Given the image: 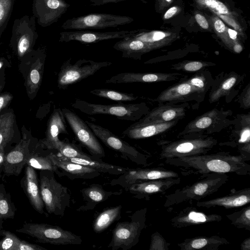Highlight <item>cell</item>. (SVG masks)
Instances as JSON below:
<instances>
[{
	"mask_svg": "<svg viewBox=\"0 0 250 250\" xmlns=\"http://www.w3.org/2000/svg\"><path fill=\"white\" fill-rule=\"evenodd\" d=\"M22 187L31 205L40 214L44 213V204L41 194L40 184L35 168L27 165L22 178Z\"/></svg>",
	"mask_w": 250,
	"mask_h": 250,
	"instance_id": "4316f807",
	"label": "cell"
},
{
	"mask_svg": "<svg viewBox=\"0 0 250 250\" xmlns=\"http://www.w3.org/2000/svg\"><path fill=\"white\" fill-rule=\"evenodd\" d=\"M242 47L239 44H236L233 46V50L235 52L239 53L242 51Z\"/></svg>",
	"mask_w": 250,
	"mask_h": 250,
	"instance_id": "91938a15",
	"label": "cell"
},
{
	"mask_svg": "<svg viewBox=\"0 0 250 250\" xmlns=\"http://www.w3.org/2000/svg\"><path fill=\"white\" fill-rule=\"evenodd\" d=\"M243 156L232 155L225 152L211 154H202L190 157L166 159L171 165L192 169L197 173L205 175L210 173H234L246 175L250 172V165Z\"/></svg>",
	"mask_w": 250,
	"mask_h": 250,
	"instance_id": "6da1fadb",
	"label": "cell"
},
{
	"mask_svg": "<svg viewBox=\"0 0 250 250\" xmlns=\"http://www.w3.org/2000/svg\"><path fill=\"white\" fill-rule=\"evenodd\" d=\"M44 63L42 59L38 57L33 64L27 79V85L31 92L37 90L41 83Z\"/></svg>",
	"mask_w": 250,
	"mask_h": 250,
	"instance_id": "ab89813d",
	"label": "cell"
},
{
	"mask_svg": "<svg viewBox=\"0 0 250 250\" xmlns=\"http://www.w3.org/2000/svg\"><path fill=\"white\" fill-rule=\"evenodd\" d=\"M185 80L205 96L214 82L211 72L207 69L196 72Z\"/></svg>",
	"mask_w": 250,
	"mask_h": 250,
	"instance_id": "e575fe53",
	"label": "cell"
},
{
	"mask_svg": "<svg viewBox=\"0 0 250 250\" xmlns=\"http://www.w3.org/2000/svg\"><path fill=\"white\" fill-rule=\"evenodd\" d=\"M250 202V188L235 191L223 197H217L204 201H198L196 206L210 208L223 207L231 208L244 206Z\"/></svg>",
	"mask_w": 250,
	"mask_h": 250,
	"instance_id": "484cf974",
	"label": "cell"
},
{
	"mask_svg": "<svg viewBox=\"0 0 250 250\" xmlns=\"http://www.w3.org/2000/svg\"><path fill=\"white\" fill-rule=\"evenodd\" d=\"M55 165L59 169L58 175L65 176L74 180L75 179L89 180L99 176L101 173L96 170L81 164L66 160L61 156L59 153H49Z\"/></svg>",
	"mask_w": 250,
	"mask_h": 250,
	"instance_id": "d6986e66",
	"label": "cell"
},
{
	"mask_svg": "<svg viewBox=\"0 0 250 250\" xmlns=\"http://www.w3.org/2000/svg\"><path fill=\"white\" fill-rule=\"evenodd\" d=\"M66 122L73 131L76 140L90 154L98 158L105 156L104 150L97 137L85 122L69 109H62Z\"/></svg>",
	"mask_w": 250,
	"mask_h": 250,
	"instance_id": "7c38bea8",
	"label": "cell"
},
{
	"mask_svg": "<svg viewBox=\"0 0 250 250\" xmlns=\"http://www.w3.org/2000/svg\"><path fill=\"white\" fill-rule=\"evenodd\" d=\"M18 232L28 235L39 243L56 245H80L81 236L57 226L44 223H24Z\"/></svg>",
	"mask_w": 250,
	"mask_h": 250,
	"instance_id": "52a82bcc",
	"label": "cell"
},
{
	"mask_svg": "<svg viewBox=\"0 0 250 250\" xmlns=\"http://www.w3.org/2000/svg\"><path fill=\"white\" fill-rule=\"evenodd\" d=\"M0 234L3 238L0 240V250H18L21 239L14 233L0 229Z\"/></svg>",
	"mask_w": 250,
	"mask_h": 250,
	"instance_id": "f6af8a7d",
	"label": "cell"
},
{
	"mask_svg": "<svg viewBox=\"0 0 250 250\" xmlns=\"http://www.w3.org/2000/svg\"><path fill=\"white\" fill-rule=\"evenodd\" d=\"M206 4L212 8H215L219 13L227 14L228 10L227 7L222 2L215 0H205Z\"/></svg>",
	"mask_w": 250,
	"mask_h": 250,
	"instance_id": "c3c4849f",
	"label": "cell"
},
{
	"mask_svg": "<svg viewBox=\"0 0 250 250\" xmlns=\"http://www.w3.org/2000/svg\"><path fill=\"white\" fill-rule=\"evenodd\" d=\"M189 107L188 103L176 104L170 103H160L140 119V122H167L183 119Z\"/></svg>",
	"mask_w": 250,
	"mask_h": 250,
	"instance_id": "7402d4cb",
	"label": "cell"
},
{
	"mask_svg": "<svg viewBox=\"0 0 250 250\" xmlns=\"http://www.w3.org/2000/svg\"><path fill=\"white\" fill-rule=\"evenodd\" d=\"M146 208L137 210L131 215L130 221L118 222L107 247L112 250H129L136 246L146 227Z\"/></svg>",
	"mask_w": 250,
	"mask_h": 250,
	"instance_id": "8992f818",
	"label": "cell"
},
{
	"mask_svg": "<svg viewBox=\"0 0 250 250\" xmlns=\"http://www.w3.org/2000/svg\"><path fill=\"white\" fill-rule=\"evenodd\" d=\"M215 65L210 62L185 61L171 65L170 69L188 73H196Z\"/></svg>",
	"mask_w": 250,
	"mask_h": 250,
	"instance_id": "60d3db41",
	"label": "cell"
},
{
	"mask_svg": "<svg viewBox=\"0 0 250 250\" xmlns=\"http://www.w3.org/2000/svg\"><path fill=\"white\" fill-rule=\"evenodd\" d=\"M170 244L166 241L165 239L156 231L151 236L149 250H168Z\"/></svg>",
	"mask_w": 250,
	"mask_h": 250,
	"instance_id": "bcb514c9",
	"label": "cell"
},
{
	"mask_svg": "<svg viewBox=\"0 0 250 250\" xmlns=\"http://www.w3.org/2000/svg\"><path fill=\"white\" fill-rule=\"evenodd\" d=\"M69 6L64 0H33L32 13L38 24L45 27L57 22Z\"/></svg>",
	"mask_w": 250,
	"mask_h": 250,
	"instance_id": "5bb4252c",
	"label": "cell"
},
{
	"mask_svg": "<svg viewBox=\"0 0 250 250\" xmlns=\"http://www.w3.org/2000/svg\"><path fill=\"white\" fill-rule=\"evenodd\" d=\"M238 102L241 108L248 109L250 107V84L249 83L240 95Z\"/></svg>",
	"mask_w": 250,
	"mask_h": 250,
	"instance_id": "7dc6e473",
	"label": "cell"
},
{
	"mask_svg": "<svg viewBox=\"0 0 250 250\" xmlns=\"http://www.w3.org/2000/svg\"><path fill=\"white\" fill-rule=\"evenodd\" d=\"M41 194L47 212L63 216L69 207L70 196L68 188L55 179L54 172L41 170L39 180Z\"/></svg>",
	"mask_w": 250,
	"mask_h": 250,
	"instance_id": "5b68a950",
	"label": "cell"
},
{
	"mask_svg": "<svg viewBox=\"0 0 250 250\" xmlns=\"http://www.w3.org/2000/svg\"><path fill=\"white\" fill-rule=\"evenodd\" d=\"M66 120L62 110L55 109L51 115L48 122L45 138L42 141L43 146L49 149L56 150L60 140V134H68Z\"/></svg>",
	"mask_w": 250,
	"mask_h": 250,
	"instance_id": "83f0119b",
	"label": "cell"
},
{
	"mask_svg": "<svg viewBox=\"0 0 250 250\" xmlns=\"http://www.w3.org/2000/svg\"><path fill=\"white\" fill-rule=\"evenodd\" d=\"M16 208L12 201L11 195L6 192L4 186L0 184V229L2 228L3 221L13 219Z\"/></svg>",
	"mask_w": 250,
	"mask_h": 250,
	"instance_id": "d590c367",
	"label": "cell"
},
{
	"mask_svg": "<svg viewBox=\"0 0 250 250\" xmlns=\"http://www.w3.org/2000/svg\"><path fill=\"white\" fill-rule=\"evenodd\" d=\"M215 29L219 33L223 32L225 29L224 23L220 20H217L214 23Z\"/></svg>",
	"mask_w": 250,
	"mask_h": 250,
	"instance_id": "db71d44e",
	"label": "cell"
},
{
	"mask_svg": "<svg viewBox=\"0 0 250 250\" xmlns=\"http://www.w3.org/2000/svg\"><path fill=\"white\" fill-rule=\"evenodd\" d=\"M56 150L61 155L67 158L87 159L91 156L83 152L81 146L64 140L60 141Z\"/></svg>",
	"mask_w": 250,
	"mask_h": 250,
	"instance_id": "f35d334b",
	"label": "cell"
},
{
	"mask_svg": "<svg viewBox=\"0 0 250 250\" xmlns=\"http://www.w3.org/2000/svg\"><path fill=\"white\" fill-rule=\"evenodd\" d=\"M229 243L225 238L213 235L186 238L177 245L181 250H218Z\"/></svg>",
	"mask_w": 250,
	"mask_h": 250,
	"instance_id": "f546056e",
	"label": "cell"
},
{
	"mask_svg": "<svg viewBox=\"0 0 250 250\" xmlns=\"http://www.w3.org/2000/svg\"><path fill=\"white\" fill-rule=\"evenodd\" d=\"M205 95L187 82L185 79L163 91L156 98L159 104L187 103L195 101L200 103L204 100Z\"/></svg>",
	"mask_w": 250,
	"mask_h": 250,
	"instance_id": "ac0fdd59",
	"label": "cell"
},
{
	"mask_svg": "<svg viewBox=\"0 0 250 250\" xmlns=\"http://www.w3.org/2000/svg\"><path fill=\"white\" fill-rule=\"evenodd\" d=\"M18 250H46V249L21 239Z\"/></svg>",
	"mask_w": 250,
	"mask_h": 250,
	"instance_id": "681fc988",
	"label": "cell"
},
{
	"mask_svg": "<svg viewBox=\"0 0 250 250\" xmlns=\"http://www.w3.org/2000/svg\"><path fill=\"white\" fill-rule=\"evenodd\" d=\"M89 92L96 96L117 101L119 103L133 101L138 98V96L132 93H125L105 88H97L91 90Z\"/></svg>",
	"mask_w": 250,
	"mask_h": 250,
	"instance_id": "74e56055",
	"label": "cell"
},
{
	"mask_svg": "<svg viewBox=\"0 0 250 250\" xmlns=\"http://www.w3.org/2000/svg\"><path fill=\"white\" fill-rule=\"evenodd\" d=\"M230 224L240 229L250 230V207L243 208L239 211L226 215Z\"/></svg>",
	"mask_w": 250,
	"mask_h": 250,
	"instance_id": "7bdbcfd3",
	"label": "cell"
},
{
	"mask_svg": "<svg viewBox=\"0 0 250 250\" xmlns=\"http://www.w3.org/2000/svg\"><path fill=\"white\" fill-rule=\"evenodd\" d=\"M112 64L109 62H97L91 60L80 59L71 63V59L65 61L61 67L57 79L59 89H65L71 85L92 76L100 69Z\"/></svg>",
	"mask_w": 250,
	"mask_h": 250,
	"instance_id": "ba28073f",
	"label": "cell"
},
{
	"mask_svg": "<svg viewBox=\"0 0 250 250\" xmlns=\"http://www.w3.org/2000/svg\"><path fill=\"white\" fill-rule=\"evenodd\" d=\"M180 180L178 177L139 182L130 186L127 191L136 198L148 200L152 195L165 193L168 189L179 184Z\"/></svg>",
	"mask_w": 250,
	"mask_h": 250,
	"instance_id": "44dd1931",
	"label": "cell"
},
{
	"mask_svg": "<svg viewBox=\"0 0 250 250\" xmlns=\"http://www.w3.org/2000/svg\"><path fill=\"white\" fill-rule=\"evenodd\" d=\"M122 205L107 208L101 212L94 219L92 228L99 233L107 229L112 224L121 218Z\"/></svg>",
	"mask_w": 250,
	"mask_h": 250,
	"instance_id": "836d02e7",
	"label": "cell"
},
{
	"mask_svg": "<svg viewBox=\"0 0 250 250\" xmlns=\"http://www.w3.org/2000/svg\"><path fill=\"white\" fill-rule=\"evenodd\" d=\"M97 138L107 147L120 153L124 157L141 165L146 164V157L127 142L113 134L111 131L93 123L85 121Z\"/></svg>",
	"mask_w": 250,
	"mask_h": 250,
	"instance_id": "4fadbf2b",
	"label": "cell"
},
{
	"mask_svg": "<svg viewBox=\"0 0 250 250\" xmlns=\"http://www.w3.org/2000/svg\"><path fill=\"white\" fill-rule=\"evenodd\" d=\"M14 0H0V33L7 27L12 13Z\"/></svg>",
	"mask_w": 250,
	"mask_h": 250,
	"instance_id": "ee69618b",
	"label": "cell"
},
{
	"mask_svg": "<svg viewBox=\"0 0 250 250\" xmlns=\"http://www.w3.org/2000/svg\"><path fill=\"white\" fill-rule=\"evenodd\" d=\"M1 35H2V34L0 33V39Z\"/></svg>",
	"mask_w": 250,
	"mask_h": 250,
	"instance_id": "be15d7a7",
	"label": "cell"
},
{
	"mask_svg": "<svg viewBox=\"0 0 250 250\" xmlns=\"http://www.w3.org/2000/svg\"><path fill=\"white\" fill-rule=\"evenodd\" d=\"M179 175L174 171L160 168H136L129 169L112 180L111 186H120L125 191L132 184L137 182L167 178L178 177Z\"/></svg>",
	"mask_w": 250,
	"mask_h": 250,
	"instance_id": "2e32d148",
	"label": "cell"
},
{
	"mask_svg": "<svg viewBox=\"0 0 250 250\" xmlns=\"http://www.w3.org/2000/svg\"><path fill=\"white\" fill-rule=\"evenodd\" d=\"M12 95L8 93L0 96V111L5 107L10 101L12 100Z\"/></svg>",
	"mask_w": 250,
	"mask_h": 250,
	"instance_id": "f907efd6",
	"label": "cell"
},
{
	"mask_svg": "<svg viewBox=\"0 0 250 250\" xmlns=\"http://www.w3.org/2000/svg\"><path fill=\"white\" fill-rule=\"evenodd\" d=\"M62 157L72 162L91 167L100 173L113 175H120L125 173L129 168L105 163L101 159L91 155L87 159L78 158H67L61 155Z\"/></svg>",
	"mask_w": 250,
	"mask_h": 250,
	"instance_id": "d6a6232c",
	"label": "cell"
},
{
	"mask_svg": "<svg viewBox=\"0 0 250 250\" xmlns=\"http://www.w3.org/2000/svg\"><path fill=\"white\" fill-rule=\"evenodd\" d=\"M177 9L175 7H173L169 9L165 13L164 17L166 19H169L173 16L177 12Z\"/></svg>",
	"mask_w": 250,
	"mask_h": 250,
	"instance_id": "9f6ffc18",
	"label": "cell"
},
{
	"mask_svg": "<svg viewBox=\"0 0 250 250\" xmlns=\"http://www.w3.org/2000/svg\"><path fill=\"white\" fill-rule=\"evenodd\" d=\"M188 76L180 73L122 72L114 75L105 81L106 84L134 83H154L182 80Z\"/></svg>",
	"mask_w": 250,
	"mask_h": 250,
	"instance_id": "9a60e30c",
	"label": "cell"
},
{
	"mask_svg": "<svg viewBox=\"0 0 250 250\" xmlns=\"http://www.w3.org/2000/svg\"><path fill=\"white\" fill-rule=\"evenodd\" d=\"M26 165L35 169L53 171L57 175L59 173V169L53 162L49 154L46 156L31 154Z\"/></svg>",
	"mask_w": 250,
	"mask_h": 250,
	"instance_id": "b9f144b4",
	"label": "cell"
},
{
	"mask_svg": "<svg viewBox=\"0 0 250 250\" xmlns=\"http://www.w3.org/2000/svg\"><path fill=\"white\" fill-rule=\"evenodd\" d=\"M195 19L198 23L203 28L207 29L208 27V24L205 18L200 15H195Z\"/></svg>",
	"mask_w": 250,
	"mask_h": 250,
	"instance_id": "f5cc1de1",
	"label": "cell"
},
{
	"mask_svg": "<svg viewBox=\"0 0 250 250\" xmlns=\"http://www.w3.org/2000/svg\"><path fill=\"white\" fill-rule=\"evenodd\" d=\"M137 31H114L108 32H97L84 30L63 31L60 33L59 41L67 42L77 41L82 43H94L99 42L113 40L123 39L133 35Z\"/></svg>",
	"mask_w": 250,
	"mask_h": 250,
	"instance_id": "e0dca14e",
	"label": "cell"
},
{
	"mask_svg": "<svg viewBox=\"0 0 250 250\" xmlns=\"http://www.w3.org/2000/svg\"><path fill=\"white\" fill-rule=\"evenodd\" d=\"M232 114L230 110L214 108L189 122L177 137L189 133L209 135L219 132L232 124L233 120L230 119Z\"/></svg>",
	"mask_w": 250,
	"mask_h": 250,
	"instance_id": "9c48e42d",
	"label": "cell"
},
{
	"mask_svg": "<svg viewBox=\"0 0 250 250\" xmlns=\"http://www.w3.org/2000/svg\"><path fill=\"white\" fill-rule=\"evenodd\" d=\"M202 176V179L166 195L164 206L169 207L185 201H199L217 192L229 179L226 173H210Z\"/></svg>",
	"mask_w": 250,
	"mask_h": 250,
	"instance_id": "7a4b0ae2",
	"label": "cell"
},
{
	"mask_svg": "<svg viewBox=\"0 0 250 250\" xmlns=\"http://www.w3.org/2000/svg\"><path fill=\"white\" fill-rule=\"evenodd\" d=\"M232 125H234L233 130L234 134L237 135L238 139V149L243 156L247 160L250 159V115H237L233 120Z\"/></svg>",
	"mask_w": 250,
	"mask_h": 250,
	"instance_id": "f1b7e54d",
	"label": "cell"
},
{
	"mask_svg": "<svg viewBox=\"0 0 250 250\" xmlns=\"http://www.w3.org/2000/svg\"><path fill=\"white\" fill-rule=\"evenodd\" d=\"M222 217L217 214H208L198 210L195 207H187L170 220L174 228H182L220 222Z\"/></svg>",
	"mask_w": 250,
	"mask_h": 250,
	"instance_id": "cb8c5ba5",
	"label": "cell"
},
{
	"mask_svg": "<svg viewBox=\"0 0 250 250\" xmlns=\"http://www.w3.org/2000/svg\"><path fill=\"white\" fill-rule=\"evenodd\" d=\"M243 80V76L235 72H222L214 79L209 89L208 101L210 104L218 101L221 98L230 96Z\"/></svg>",
	"mask_w": 250,
	"mask_h": 250,
	"instance_id": "603a6c76",
	"label": "cell"
},
{
	"mask_svg": "<svg viewBox=\"0 0 250 250\" xmlns=\"http://www.w3.org/2000/svg\"><path fill=\"white\" fill-rule=\"evenodd\" d=\"M126 0H90V5L92 6H100L110 3H116Z\"/></svg>",
	"mask_w": 250,
	"mask_h": 250,
	"instance_id": "816d5d0a",
	"label": "cell"
},
{
	"mask_svg": "<svg viewBox=\"0 0 250 250\" xmlns=\"http://www.w3.org/2000/svg\"><path fill=\"white\" fill-rule=\"evenodd\" d=\"M72 106L88 115H108L116 116L120 120L135 122L139 120L150 110L146 103L103 104L87 102L76 99Z\"/></svg>",
	"mask_w": 250,
	"mask_h": 250,
	"instance_id": "277c9868",
	"label": "cell"
},
{
	"mask_svg": "<svg viewBox=\"0 0 250 250\" xmlns=\"http://www.w3.org/2000/svg\"><path fill=\"white\" fill-rule=\"evenodd\" d=\"M180 137L178 140L162 145L160 159L205 154L217 144V140L213 137L202 133H189Z\"/></svg>",
	"mask_w": 250,
	"mask_h": 250,
	"instance_id": "3957f363",
	"label": "cell"
},
{
	"mask_svg": "<svg viewBox=\"0 0 250 250\" xmlns=\"http://www.w3.org/2000/svg\"><path fill=\"white\" fill-rule=\"evenodd\" d=\"M113 48L122 52V57L135 60H140L142 55L150 48L144 42L130 37L116 42Z\"/></svg>",
	"mask_w": 250,
	"mask_h": 250,
	"instance_id": "1f68e13d",
	"label": "cell"
},
{
	"mask_svg": "<svg viewBox=\"0 0 250 250\" xmlns=\"http://www.w3.org/2000/svg\"><path fill=\"white\" fill-rule=\"evenodd\" d=\"M85 204L77 210L86 211L93 209L99 203L104 202L114 195H119V192L106 191L99 184H94L83 188L81 190Z\"/></svg>",
	"mask_w": 250,
	"mask_h": 250,
	"instance_id": "4dcf8cb0",
	"label": "cell"
},
{
	"mask_svg": "<svg viewBox=\"0 0 250 250\" xmlns=\"http://www.w3.org/2000/svg\"><path fill=\"white\" fill-rule=\"evenodd\" d=\"M0 124V149H4L14 134V114L12 112L1 115Z\"/></svg>",
	"mask_w": 250,
	"mask_h": 250,
	"instance_id": "8d00e7d4",
	"label": "cell"
},
{
	"mask_svg": "<svg viewBox=\"0 0 250 250\" xmlns=\"http://www.w3.org/2000/svg\"><path fill=\"white\" fill-rule=\"evenodd\" d=\"M1 120V116H0V124Z\"/></svg>",
	"mask_w": 250,
	"mask_h": 250,
	"instance_id": "6125c7cd",
	"label": "cell"
},
{
	"mask_svg": "<svg viewBox=\"0 0 250 250\" xmlns=\"http://www.w3.org/2000/svg\"><path fill=\"white\" fill-rule=\"evenodd\" d=\"M133 21L132 18L127 16L91 13L68 19L62 23V28L64 30L104 29L129 24Z\"/></svg>",
	"mask_w": 250,
	"mask_h": 250,
	"instance_id": "30bf717a",
	"label": "cell"
},
{
	"mask_svg": "<svg viewBox=\"0 0 250 250\" xmlns=\"http://www.w3.org/2000/svg\"><path fill=\"white\" fill-rule=\"evenodd\" d=\"M179 121L167 122H140L129 126L122 134L130 139H141L165 132L176 125Z\"/></svg>",
	"mask_w": 250,
	"mask_h": 250,
	"instance_id": "d4e9b609",
	"label": "cell"
},
{
	"mask_svg": "<svg viewBox=\"0 0 250 250\" xmlns=\"http://www.w3.org/2000/svg\"><path fill=\"white\" fill-rule=\"evenodd\" d=\"M5 156L4 149H0V167H2L3 164Z\"/></svg>",
	"mask_w": 250,
	"mask_h": 250,
	"instance_id": "6f0895ef",
	"label": "cell"
},
{
	"mask_svg": "<svg viewBox=\"0 0 250 250\" xmlns=\"http://www.w3.org/2000/svg\"><path fill=\"white\" fill-rule=\"evenodd\" d=\"M167 1H170L171 0H166Z\"/></svg>",
	"mask_w": 250,
	"mask_h": 250,
	"instance_id": "e7e4bbea",
	"label": "cell"
},
{
	"mask_svg": "<svg viewBox=\"0 0 250 250\" xmlns=\"http://www.w3.org/2000/svg\"><path fill=\"white\" fill-rule=\"evenodd\" d=\"M228 32L229 37L232 40H235L237 38V32L235 30L229 29Z\"/></svg>",
	"mask_w": 250,
	"mask_h": 250,
	"instance_id": "680465c9",
	"label": "cell"
},
{
	"mask_svg": "<svg viewBox=\"0 0 250 250\" xmlns=\"http://www.w3.org/2000/svg\"><path fill=\"white\" fill-rule=\"evenodd\" d=\"M30 139L26 135L19 143L8 154L5 155L3 172L7 176H18L31 155L29 150Z\"/></svg>",
	"mask_w": 250,
	"mask_h": 250,
	"instance_id": "ffe728a7",
	"label": "cell"
},
{
	"mask_svg": "<svg viewBox=\"0 0 250 250\" xmlns=\"http://www.w3.org/2000/svg\"><path fill=\"white\" fill-rule=\"evenodd\" d=\"M11 33V43L18 55L22 57L29 53L38 37L34 16L24 15L15 19Z\"/></svg>",
	"mask_w": 250,
	"mask_h": 250,
	"instance_id": "8fae6325",
	"label": "cell"
},
{
	"mask_svg": "<svg viewBox=\"0 0 250 250\" xmlns=\"http://www.w3.org/2000/svg\"><path fill=\"white\" fill-rule=\"evenodd\" d=\"M3 65V63L1 61H0V69L1 68V67Z\"/></svg>",
	"mask_w": 250,
	"mask_h": 250,
	"instance_id": "94428289",
	"label": "cell"
},
{
	"mask_svg": "<svg viewBox=\"0 0 250 250\" xmlns=\"http://www.w3.org/2000/svg\"><path fill=\"white\" fill-rule=\"evenodd\" d=\"M241 250H250V237L245 239L241 244Z\"/></svg>",
	"mask_w": 250,
	"mask_h": 250,
	"instance_id": "11a10c76",
	"label": "cell"
}]
</instances>
